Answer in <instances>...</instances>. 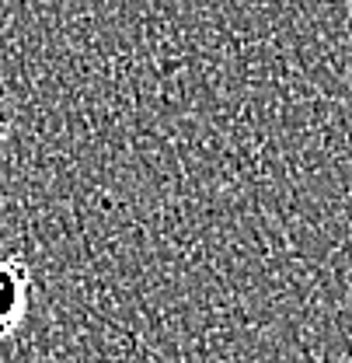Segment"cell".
<instances>
[{
    "label": "cell",
    "mask_w": 352,
    "mask_h": 363,
    "mask_svg": "<svg viewBox=\"0 0 352 363\" xmlns=\"http://www.w3.org/2000/svg\"><path fill=\"white\" fill-rule=\"evenodd\" d=\"M32 308V272L18 259H0V339L14 335Z\"/></svg>",
    "instance_id": "6da1fadb"
}]
</instances>
